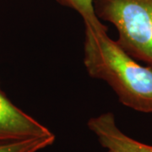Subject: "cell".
<instances>
[{
    "label": "cell",
    "instance_id": "5",
    "mask_svg": "<svg viewBox=\"0 0 152 152\" xmlns=\"http://www.w3.org/2000/svg\"><path fill=\"white\" fill-rule=\"evenodd\" d=\"M63 5L75 10L83 19L85 27L95 30L107 27L100 21L96 14L93 0H57Z\"/></svg>",
    "mask_w": 152,
    "mask_h": 152
},
{
    "label": "cell",
    "instance_id": "7",
    "mask_svg": "<svg viewBox=\"0 0 152 152\" xmlns=\"http://www.w3.org/2000/svg\"><path fill=\"white\" fill-rule=\"evenodd\" d=\"M107 152H110V151H107Z\"/></svg>",
    "mask_w": 152,
    "mask_h": 152
},
{
    "label": "cell",
    "instance_id": "6",
    "mask_svg": "<svg viewBox=\"0 0 152 152\" xmlns=\"http://www.w3.org/2000/svg\"><path fill=\"white\" fill-rule=\"evenodd\" d=\"M54 134L24 140L20 141L0 143V152H38L54 143Z\"/></svg>",
    "mask_w": 152,
    "mask_h": 152
},
{
    "label": "cell",
    "instance_id": "4",
    "mask_svg": "<svg viewBox=\"0 0 152 152\" xmlns=\"http://www.w3.org/2000/svg\"><path fill=\"white\" fill-rule=\"evenodd\" d=\"M87 125L107 151L152 152V145L137 141L125 134L118 127L114 114L111 112L90 118Z\"/></svg>",
    "mask_w": 152,
    "mask_h": 152
},
{
    "label": "cell",
    "instance_id": "2",
    "mask_svg": "<svg viewBox=\"0 0 152 152\" xmlns=\"http://www.w3.org/2000/svg\"><path fill=\"white\" fill-rule=\"evenodd\" d=\"M96 15L117 29L118 43L152 68V0H93Z\"/></svg>",
    "mask_w": 152,
    "mask_h": 152
},
{
    "label": "cell",
    "instance_id": "3",
    "mask_svg": "<svg viewBox=\"0 0 152 152\" xmlns=\"http://www.w3.org/2000/svg\"><path fill=\"white\" fill-rule=\"evenodd\" d=\"M53 134L48 129L12 103L0 89V143Z\"/></svg>",
    "mask_w": 152,
    "mask_h": 152
},
{
    "label": "cell",
    "instance_id": "1",
    "mask_svg": "<svg viewBox=\"0 0 152 152\" xmlns=\"http://www.w3.org/2000/svg\"><path fill=\"white\" fill-rule=\"evenodd\" d=\"M84 64L88 75L106 82L124 106L152 113V68L131 57L107 35V27H85Z\"/></svg>",
    "mask_w": 152,
    "mask_h": 152
}]
</instances>
